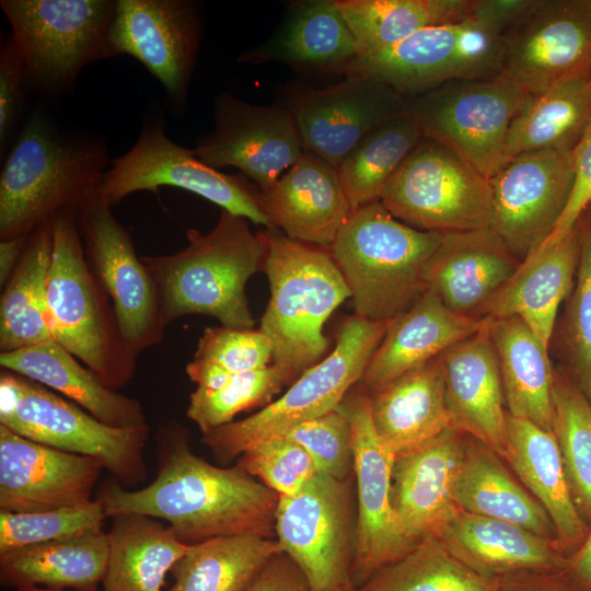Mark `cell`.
I'll return each instance as SVG.
<instances>
[{"mask_svg": "<svg viewBox=\"0 0 591 591\" xmlns=\"http://www.w3.org/2000/svg\"><path fill=\"white\" fill-rule=\"evenodd\" d=\"M159 466L139 489L108 483L100 491L106 517L140 514L169 523L186 544L236 535L275 537L279 496L239 464L220 467L197 456L175 421L157 433Z\"/></svg>", "mask_w": 591, "mask_h": 591, "instance_id": "obj_1", "label": "cell"}, {"mask_svg": "<svg viewBox=\"0 0 591 591\" xmlns=\"http://www.w3.org/2000/svg\"><path fill=\"white\" fill-rule=\"evenodd\" d=\"M111 161L103 143L66 132L36 109L20 128L0 173V240L30 235L62 209L96 196Z\"/></svg>", "mask_w": 591, "mask_h": 591, "instance_id": "obj_2", "label": "cell"}, {"mask_svg": "<svg viewBox=\"0 0 591 591\" xmlns=\"http://www.w3.org/2000/svg\"><path fill=\"white\" fill-rule=\"evenodd\" d=\"M250 222L221 209L209 232L185 231L187 244L181 251L141 256L154 279L165 326L185 315L200 314L217 318L221 326L253 328L245 287L264 269L266 243L262 231L254 233Z\"/></svg>", "mask_w": 591, "mask_h": 591, "instance_id": "obj_3", "label": "cell"}, {"mask_svg": "<svg viewBox=\"0 0 591 591\" xmlns=\"http://www.w3.org/2000/svg\"><path fill=\"white\" fill-rule=\"evenodd\" d=\"M447 233L415 229L382 202L351 211L329 247L351 294L356 315L390 322L427 290Z\"/></svg>", "mask_w": 591, "mask_h": 591, "instance_id": "obj_4", "label": "cell"}, {"mask_svg": "<svg viewBox=\"0 0 591 591\" xmlns=\"http://www.w3.org/2000/svg\"><path fill=\"white\" fill-rule=\"evenodd\" d=\"M262 233L270 299L258 329L273 344V364L294 381L324 358V324L351 294L328 250L291 240L277 229Z\"/></svg>", "mask_w": 591, "mask_h": 591, "instance_id": "obj_5", "label": "cell"}, {"mask_svg": "<svg viewBox=\"0 0 591 591\" xmlns=\"http://www.w3.org/2000/svg\"><path fill=\"white\" fill-rule=\"evenodd\" d=\"M51 223L47 309L54 340L117 391L134 378L136 359L126 349L111 300L86 260L78 211L62 209Z\"/></svg>", "mask_w": 591, "mask_h": 591, "instance_id": "obj_6", "label": "cell"}, {"mask_svg": "<svg viewBox=\"0 0 591 591\" xmlns=\"http://www.w3.org/2000/svg\"><path fill=\"white\" fill-rule=\"evenodd\" d=\"M387 325L356 314L348 316L337 331L333 350L299 375L280 397L250 417L202 434V442L217 459L229 462L260 440L336 410L360 382Z\"/></svg>", "mask_w": 591, "mask_h": 591, "instance_id": "obj_7", "label": "cell"}, {"mask_svg": "<svg viewBox=\"0 0 591 591\" xmlns=\"http://www.w3.org/2000/svg\"><path fill=\"white\" fill-rule=\"evenodd\" d=\"M0 425L34 442L97 459L132 489L147 476L149 426L116 428L45 385L1 369Z\"/></svg>", "mask_w": 591, "mask_h": 591, "instance_id": "obj_8", "label": "cell"}, {"mask_svg": "<svg viewBox=\"0 0 591 591\" xmlns=\"http://www.w3.org/2000/svg\"><path fill=\"white\" fill-rule=\"evenodd\" d=\"M0 7L11 25L28 92L63 94L88 65L113 57V0H1Z\"/></svg>", "mask_w": 591, "mask_h": 591, "instance_id": "obj_9", "label": "cell"}, {"mask_svg": "<svg viewBox=\"0 0 591 591\" xmlns=\"http://www.w3.org/2000/svg\"><path fill=\"white\" fill-rule=\"evenodd\" d=\"M503 34L473 18L422 28L383 50L356 58L343 72L378 81L403 97L442 84L501 73Z\"/></svg>", "mask_w": 591, "mask_h": 591, "instance_id": "obj_10", "label": "cell"}, {"mask_svg": "<svg viewBox=\"0 0 591 591\" xmlns=\"http://www.w3.org/2000/svg\"><path fill=\"white\" fill-rule=\"evenodd\" d=\"M529 95L500 73L404 97V112L425 138L444 144L489 179L508 161L509 128Z\"/></svg>", "mask_w": 591, "mask_h": 591, "instance_id": "obj_11", "label": "cell"}, {"mask_svg": "<svg viewBox=\"0 0 591 591\" xmlns=\"http://www.w3.org/2000/svg\"><path fill=\"white\" fill-rule=\"evenodd\" d=\"M380 201L396 219L422 231L491 228L489 181L454 151L425 137L391 178Z\"/></svg>", "mask_w": 591, "mask_h": 591, "instance_id": "obj_12", "label": "cell"}, {"mask_svg": "<svg viewBox=\"0 0 591 591\" xmlns=\"http://www.w3.org/2000/svg\"><path fill=\"white\" fill-rule=\"evenodd\" d=\"M171 186L192 192L233 215L274 229L259 205V189L243 176L223 173L200 161L165 132L159 117L147 119L134 146L111 161L97 190L111 207L132 193Z\"/></svg>", "mask_w": 591, "mask_h": 591, "instance_id": "obj_13", "label": "cell"}, {"mask_svg": "<svg viewBox=\"0 0 591 591\" xmlns=\"http://www.w3.org/2000/svg\"><path fill=\"white\" fill-rule=\"evenodd\" d=\"M349 480L318 473L296 495L279 497L275 537L311 591H336L351 582L356 524Z\"/></svg>", "mask_w": 591, "mask_h": 591, "instance_id": "obj_14", "label": "cell"}, {"mask_svg": "<svg viewBox=\"0 0 591 591\" xmlns=\"http://www.w3.org/2000/svg\"><path fill=\"white\" fill-rule=\"evenodd\" d=\"M78 221L86 260L111 300L126 349L137 359L163 340L166 328L154 279L108 204L95 197L78 211Z\"/></svg>", "mask_w": 591, "mask_h": 591, "instance_id": "obj_15", "label": "cell"}, {"mask_svg": "<svg viewBox=\"0 0 591 591\" xmlns=\"http://www.w3.org/2000/svg\"><path fill=\"white\" fill-rule=\"evenodd\" d=\"M202 31L190 0H115L108 42L113 57L137 59L164 89L178 115L186 107Z\"/></svg>", "mask_w": 591, "mask_h": 591, "instance_id": "obj_16", "label": "cell"}, {"mask_svg": "<svg viewBox=\"0 0 591 591\" xmlns=\"http://www.w3.org/2000/svg\"><path fill=\"white\" fill-rule=\"evenodd\" d=\"M501 74L530 95L591 76V0H537L503 35Z\"/></svg>", "mask_w": 591, "mask_h": 591, "instance_id": "obj_17", "label": "cell"}, {"mask_svg": "<svg viewBox=\"0 0 591 591\" xmlns=\"http://www.w3.org/2000/svg\"><path fill=\"white\" fill-rule=\"evenodd\" d=\"M338 409L352 429L357 520L351 583L360 588L383 567L404 556L413 546L402 531L391 501L395 455L380 441L363 391L348 394Z\"/></svg>", "mask_w": 591, "mask_h": 591, "instance_id": "obj_18", "label": "cell"}, {"mask_svg": "<svg viewBox=\"0 0 591 591\" xmlns=\"http://www.w3.org/2000/svg\"><path fill=\"white\" fill-rule=\"evenodd\" d=\"M571 152H524L488 179L490 229L521 262L548 239L567 206L575 182Z\"/></svg>", "mask_w": 591, "mask_h": 591, "instance_id": "obj_19", "label": "cell"}, {"mask_svg": "<svg viewBox=\"0 0 591 591\" xmlns=\"http://www.w3.org/2000/svg\"><path fill=\"white\" fill-rule=\"evenodd\" d=\"M213 128L199 137L196 157L212 169L235 167L259 190L271 187L304 152L290 113L222 93L215 100Z\"/></svg>", "mask_w": 591, "mask_h": 591, "instance_id": "obj_20", "label": "cell"}, {"mask_svg": "<svg viewBox=\"0 0 591 591\" xmlns=\"http://www.w3.org/2000/svg\"><path fill=\"white\" fill-rule=\"evenodd\" d=\"M281 106L292 116L304 150L337 169L370 130L404 112V97L378 81L345 76L322 89L291 86Z\"/></svg>", "mask_w": 591, "mask_h": 591, "instance_id": "obj_21", "label": "cell"}, {"mask_svg": "<svg viewBox=\"0 0 591 591\" xmlns=\"http://www.w3.org/2000/svg\"><path fill=\"white\" fill-rule=\"evenodd\" d=\"M104 470L95 457L47 447L0 425V511L40 512L86 505Z\"/></svg>", "mask_w": 591, "mask_h": 591, "instance_id": "obj_22", "label": "cell"}, {"mask_svg": "<svg viewBox=\"0 0 591 591\" xmlns=\"http://www.w3.org/2000/svg\"><path fill=\"white\" fill-rule=\"evenodd\" d=\"M432 536L480 577L499 584L532 575L561 572L568 558L556 541L459 508Z\"/></svg>", "mask_w": 591, "mask_h": 591, "instance_id": "obj_23", "label": "cell"}, {"mask_svg": "<svg viewBox=\"0 0 591 591\" xmlns=\"http://www.w3.org/2000/svg\"><path fill=\"white\" fill-rule=\"evenodd\" d=\"M438 359L451 427L506 460L508 414L487 317L477 333L451 346Z\"/></svg>", "mask_w": 591, "mask_h": 591, "instance_id": "obj_24", "label": "cell"}, {"mask_svg": "<svg viewBox=\"0 0 591 591\" xmlns=\"http://www.w3.org/2000/svg\"><path fill=\"white\" fill-rule=\"evenodd\" d=\"M464 434L450 427L394 459L392 508L402 531L414 545L432 536L457 509L453 485L465 453Z\"/></svg>", "mask_w": 591, "mask_h": 591, "instance_id": "obj_25", "label": "cell"}, {"mask_svg": "<svg viewBox=\"0 0 591 591\" xmlns=\"http://www.w3.org/2000/svg\"><path fill=\"white\" fill-rule=\"evenodd\" d=\"M259 205L274 229L287 237L329 250L352 209L336 167L305 151Z\"/></svg>", "mask_w": 591, "mask_h": 591, "instance_id": "obj_26", "label": "cell"}, {"mask_svg": "<svg viewBox=\"0 0 591 591\" xmlns=\"http://www.w3.org/2000/svg\"><path fill=\"white\" fill-rule=\"evenodd\" d=\"M520 264L491 229L447 233L432 262L428 289L453 312L484 318Z\"/></svg>", "mask_w": 591, "mask_h": 591, "instance_id": "obj_27", "label": "cell"}, {"mask_svg": "<svg viewBox=\"0 0 591 591\" xmlns=\"http://www.w3.org/2000/svg\"><path fill=\"white\" fill-rule=\"evenodd\" d=\"M486 317L457 314L427 290L409 309L389 322L360 380L367 394L405 372L438 358L451 346L477 333Z\"/></svg>", "mask_w": 591, "mask_h": 591, "instance_id": "obj_28", "label": "cell"}, {"mask_svg": "<svg viewBox=\"0 0 591 591\" xmlns=\"http://www.w3.org/2000/svg\"><path fill=\"white\" fill-rule=\"evenodd\" d=\"M358 56L356 40L335 0H301L291 2L276 32L243 51L239 61H277L302 72L343 74Z\"/></svg>", "mask_w": 591, "mask_h": 591, "instance_id": "obj_29", "label": "cell"}, {"mask_svg": "<svg viewBox=\"0 0 591 591\" xmlns=\"http://www.w3.org/2000/svg\"><path fill=\"white\" fill-rule=\"evenodd\" d=\"M577 225L557 243H543L520 264L485 311V317L518 316L548 349L556 315L579 263Z\"/></svg>", "mask_w": 591, "mask_h": 591, "instance_id": "obj_30", "label": "cell"}, {"mask_svg": "<svg viewBox=\"0 0 591 591\" xmlns=\"http://www.w3.org/2000/svg\"><path fill=\"white\" fill-rule=\"evenodd\" d=\"M506 460L547 512L560 548L575 552L589 530L573 500L554 431L508 415Z\"/></svg>", "mask_w": 591, "mask_h": 591, "instance_id": "obj_31", "label": "cell"}, {"mask_svg": "<svg viewBox=\"0 0 591 591\" xmlns=\"http://www.w3.org/2000/svg\"><path fill=\"white\" fill-rule=\"evenodd\" d=\"M368 396L374 430L395 456L451 427L438 358L405 372Z\"/></svg>", "mask_w": 591, "mask_h": 591, "instance_id": "obj_32", "label": "cell"}, {"mask_svg": "<svg viewBox=\"0 0 591 591\" xmlns=\"http://www.w3.org/2000/svg\"><path fill=\"white\" fill-rule=\"evenodd\" d=\"M0 367L59 393L105 425L116 428L148 425L139 401L104 385L55 340L0 352Z\"/></svg>", "mask_w": 591, "mask_h": 591, "instance_id": "obj_33", "label": "cell"}, {"mask_svg": "<svg viewBox=\"0 0 591 591\" xmlns=\"http://www.w3.org/2000/svg\"><path fill=\"white\" fill-rule=\"evenodd\" d=\"M500 459L478 440L466 438L464 457L453 485L456 508L513 523L557 542L547 512L511 475Z\"/></svg>", "mask_w": 591, "mask_h": 591, "instance_id": "obj_34", "label": "cell"}, {"mask_svg": "<svg viewBox=\"0 0 591 591\" xmlns=\"http://www.w3.org/2000/svg\"><path fill=\"white\" fill-rule=\"evenodd\" d=\"M487 320L508 415L553 431L554 372L548 349L518 316Z\"/></svg>", "mask_w": 591, "mask_h": 591, "instance_id": "obj_35", "label": "cell"}, {"mask_svg": "<svg viewBox=\"0 0 591 591\" xmlns=\"http://www.w3.org/2000/svg\"><path fill=\"white\" fill-rule=\"evenodd\" d=\"M107 558V533L90 531L0 554V581L15 589H96L104 579Z\"/></svg>", "mask_w": 591, "mask_h": 591, "instance_id": "obj_36", "label": "cell"}, {"mask_svg": "<svg viewBox=\"0 0 591 591\" xmlns=\"http://www.w3.org/2000/svg\"><path fill=\"white\" fill-rule=\"evenodd\" d=\"M112 519L104 591H162L167 572L190 545L154 518L119 514Z\"/></svg>", "mask_w": 591, "mask_h": 591, "instance_id": "obj_37", "label": "cell"}, {"mask_svg": "<svg viewBox=\"0 0 591 591\" xmlns=\"http://www.w3.org/2000/svg\"><path fill=\"white\" fill-rule=\"evenodd\" d=\"M51 252L50 220L28 235L21 258L2 288L1 352L54 340L47 309V276Z\"/></svg>", "mask_w": 591, "mask_h": 591, "instance_id": "obj_38", "label": "cell"}, {"mask_svg": "<svg viewBox=\"0 0 591 591\" xmlns=\"http://www.w3.org/2000/svg\"><path fill=\"white\" fill-rule=\"evenodd\" d=\"M590 124L591 76L529 95L510 125L507 160L538 150L571 152Z\"/></svg>", "mask_w": 591, "mask_h": 591, "instance_id": "obj_39", "label": "cell"}, {"mask_svg": "<svg viewBox=\"0 0 591 591\" xmlns=\"http://www.w3.org/2000/svg\"><path fill=\"white\" fill-rule=\"evenodd\" d=\"M358 47L366 56L391 47L414 33L470 18L472 0H335Z\"/></svg>", "mask_w": 591, "mask_h": 591, "instance_id": "obj_40", "label": "cell"}, {"mask_svg": "<svg viewBox=\"0 0 591 591\" xmlns=\"http://www.w3.org/2000/svg\"><path fill=\"white\" fill-rule=\"evenodd\" d=\"M282 552L276 538L221 536L192 544L172 569L167 591H243Z\"/></svg>", "mask_w": 591, "mask_h": 591, "instance_id": "obj_41", "label": "cell"}, {"mask_svg": "<svg viewBox=\"0 0 591 591\" xmlns=\"http://www.w3.org/2000/svg\"><path fill=\"white\" fill-rule=\"evenodd\" d=\"M418 123L407 113L370 130L337 166L351 209L379 201L407 157L422 140Z\"/></svg>", "mask_w": 591, "mask_h": 591, "instance_id": "obj_42", "label": "cell"}, {"mask_svg": "<svg viewBox=\"0 0 591 591\" xmlns=\"http://www.w3.org/2000/svg\"><path fill=\"white\" fill-rule=\"evenodd\" d=\"M451 554L436 537L427 536L404 556L373 573L361 591H499Z\"/></svg>", "mask_w": 591, "mask_h": 591, "instance_id": "obj_43", "label": "cell"}, {"mask_svg": "<svg viewBox=\"0 0 591 591\" xmlns=\"http://www.w3.org/2000/svg\"><path fill=\"white\" fill-rule=\"evenodd\" d=\"M555 433L580 514L591 523V404L565 376L554 373Z\"/></svg>", "mask_w": 591, "mask_h": 591, "instance_id": "obj_44", "label": "cell"}, {"mask_svg": "<svg viewBox=\"0 0 591 591\" xmlns=\"http://www.w3.org/2000/svg\"><path fill=\"white\" fill-rule=\"evenodd\" d=\"M289 378L275 364L236 374L218 390L196 387L189 395L187 417L202 434L233 421L241 412L269 404Z\"/></svg>", "mask_w": 591, "mask_h": 591, "instance_id": "obj_45", "label": "cell"}, {"mask_svg": "<svg viewBox=\"0 0 591 591\" xmlns=\"http://www.w3.org/2000/svg\"><path fill=\"white\" fill-rule=\"evenodd\" d=\"M102 502L40 512L0 511V554L16 548L103 530Z\"/></svg>", "mask_w": 591, "mask_h": 591, "instance_id": "obj_46", "label": "cell"}, {"mask_svg": "<svg viewBox=\"0 0 591 591\" xmlns=\"http://www.w3.org/2000/svg\"><path fill=\"white\" fill-rule=\"evenodd\" d=\"M237 464L279 497L296 495L318 474L312 457L286 434L254 443L240 455Z\"/></svg>", "mask_w": 591, "mask_h": 591, "instance_id": "obj_47", "label": "cell"}, {"mask_svg": "<svg viewBox=\"0 0 591 591\" xmlns=\"http://www.w3.org/2000/svg\"><path fill=\"white\" fill-rule=\"evenodd\" d=\"M285 434L306 451L318 473L339 480L350 478L354 473L352 429L338 408L304 421Z\"/></svg>", "mask_w": 591, "mask_h": 591, "instance_id": "obj_48", "label": "cell"}, {"mask_svg": "<svg viewBox=\"0 0 591 591\" xmlns=\"http://www.w3.org/2000/svg\"><path fill=\"white\" fill-rule=\"evenodd\" d=\"M193 360L241 374L271 364L273 344L259 329L209 326L198 339Z\"/></svg>", "mask_w": 591, "mask_h": 591, "instance_id": "obj_49", "label": "cell"}, {"mask_svg": "<svg viewBox=\"0 0 591 591\" xmlns=\"http://www.w3.org/2000/svg\"><path fill=\"white\" fill-rule=\"evenodd\" d=\"M578 267L567 332L578 387L591 404V225L581 233Z\"/></svg>", "mask_w": 591, "mask_h": 591, "instance_id": "obj_50", "label": "cell"}, {"mask_svg": "<svg viewBox=\"0 0 591 591\" xmlns=\"http://www.w3.org/2000/svg\"><path fill=\"white\" fill-rule=\"evenodd\" d=\"M27 92L24 66L16 45L9 34L0 49L1 153L20 124Z\"/></svg>", "mask_w": 591, "mask_h": 591, "instance_id": "obj_51", "label": "cell"}, {"mask_svg": "<svg viewBox=\"0 0 591 591\" xmlns=\"http://www.w3.org/2000/svg\"><path fill=\"white\" fill-rule=\"evenodd\" d=\"M575 182L567 206L554 231L544 243H557L577 225L582 211L591 201V124L571 152Z\"/></svg>", "mask_w": 591, "mask_h": 591, "instance_id": "obj_52", "label": "cell"}, {"mask_svg": "<svg viewBox=\"0 0 591 591\" xmlns=\"http://www.w3.org/2000/svg\"><path fill=\"white\" fill-rule=\"evenodd\" d=\"M243 591H311L300 567L283 552L276 554Z\"/></svg>", "mask_w": 591, "mask_h": 591, "instance_id": "obj_53", "label": "cell"}, {"mask_svg": "<svg viewBox=\"0 0 591 591\" xmlns=\"http://www.w3.org/2000/svg\"><path fill=\"white\" fill-rule=\"evenodd\" d=\"M536 3L537 0H472L470 16L505 35Z\"/></svg>", "mask_w": 591, "mask_h": 591, "instance_id": "obj_54", "label": "cell"}, {"mask_svg": "<svg viewBox=\"0 0 591 591\" xmlns=\"http://www.w3.org/2000/svg\"><path fill=\"white\" fill-rule=\"evenodd\" d=\"M499 591H581L564 572L521 577L500 583Z\"/></svg>", "mask_w": 591, "mask_h": 591, "instance_id": "obj_55", "label": "cell"}, {"mask_svg": "<svg viewBox=\"0 0 591 591\" xmlns=\"http://www.w3.org/2000/svg\"><path fill=\"white\" fill-rule=\"evenodd\" d=\"M564 575L581 591H591V529L568 558Z\"/></svg>", "mask_w": 591, "mask_h": 591, "instance_id": "obj_56", "label": "cell"}, {"mask_svg": "<svg viewBox=\"0 0 591 591\" xmlns=\"http://www.w3.org/2000/svg\"><path fill=\"white\" fill-rule=\"evenodd\" d=\"M28 235L0 240V286L4 287L24 251Z\"/></svg>", "mask_w": 591, "mask_h": 591, "instance_id": "obj_57", "label": "cell"}, {"mask_svg": "<svg viewBox=\"0 0 591 591\" xmlns=\"http://www.w3.org/2000/svg\"><path fill=\"white\" fill-rule=\"evenodd\" d=\"M16 591H67V590H55V589H48V588H43V587H36V586H27V587L18 588ZM71 591H97V590L90 589V590H71Z\"/></svg>", "mask_w": 591, "mask_h": 591, "instance_id": "obj_58", "label": "cell"}, {"mask_svg": "<svg viewBox=\"0 0 591 591\" xmlns=\"http://www.w3.org/2000/svg\"><path fill=\"white\" fill-rule=\"evenodd\" d=\"M336 591H361V590L355 587L351 582H349L338 588Z\"/></svg>", "mask_w": 591, "mask_h": 591, "instance_id": "obj_59", "label": "cell"}]
</instances>
